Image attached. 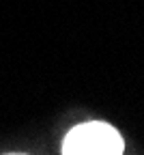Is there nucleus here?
<instances>
[{
    "label": "nucleus",
    "mask_w": 144,
    "mask_h": 155,
    "mask_svg": "<svg viewBox=\"0 0 144 155\" xmlns=\"http://www.w3.org/2000/svg\"><path fill=\"white\" fill-rule=\"evenodd\" d=\"M123 149L120 134L101 121L73 127L63 140V153L67 155H120Z\"/></svg>",
    "instance_id": "f257e3e1"
}]
</instances>
